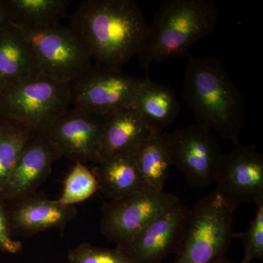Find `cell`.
<instances>
[{
  "instance_id": "9c48e42d",
  "label": "cell",
  "mask_w": 263,
  "mask_h": 263,
  "mask_svg": "<svg viewBox=\"0 0 263 263\" xmlns=\"http://www.w3.org/2000/svg\"><path fill=\"white\" fill-rule=\"evenodd\" d=\"M180 201L174 194L143 189L103 207L101 233L117 246L124 245L161 214Z\"/></svg>"
},
{
  "instance_id": "3957f363",
  "label": "cell",
  "mask_w": 263,
  "mask_h": 263,
  "mask_svg": "<svg viewBox=\"0 0 263 263\" xmlns=\"http://www.w3.org/2000/svg\"><path fill=\"white\" fill-rule=\"evenodd\" d=\"M219 20V10L209 0H167L148 25L146 41L137 55L148 70L155 62L189 57L194 43L209 35Z\"/></svg>"
},
{
  "instance_id": "603a6c76",
  "label": "cell",
  "mask_w": 263,
  "mask_h": 263,
  "mask_svg": "<svg viewBox=\"0 0 263 263\" xmlns=\"http://www.w3.org/2000/svg\"><path fill=\"white\" fill-rule=\"evenodd\" d=\"M69 263H136L119 247L104 249L82 243L70 249Z\"/></svg>"
},
{
  "instance_id": "ac0fdd59",
  "label": "cell",
  "mask_w": 263,
  "mask_h": 263,
  "mask_svg": "<svg viewBox=\"0 0 263 263\" xmlns=\"http://www.w3.org/2000/svg\"><path fill=\"white\" fill-rule=\"evenodd\" d=\"M91 171L98 181V191L110 201L145 189L135 155L125 154L104 159Z\"/></svg>"
},
{
  "instance_id": "ffe728a7",
  "label": "cell",
  "mask_w": 263,
  "mask_h": 263,
  "mask_svg": "<svg viewBox=\"0 0 263 263\" xmlns=\"http://www.w3.org/2000/svg\"><path fill=\"white\" fill-rule=\"evenodd\" d=\"M13 24L32 29L59 24L69 6L67 0H7Z\"/></svg>"
},
{
  "instance_id": "cb8c5ba5",
  "label": "cell",
  "mask_w": 263,
  "mask_h": 263,
  "mask_svg": "<svg viewBox=\"0 0 263 263\" xmlns=\"http://www.w3.org/2000/svg\"><path fill=\"white\" fill-rule=\"evenodd\" d=\"M255 216L245 233H233V238L243 240L245 256L241 263H251L253 259L263 260V200L255 204Z\"/></svg>"
},
{
  "instance_id": "277c9868",
  "label": "cell",
  "mask_w": 263,
  "mask_h": 263,
  "mask_svg": "<svg viewBox=\"0 0 263 263\" xmlns=\"http://www.w3.org/2000/svg\"><path fill=\"white\" fill-rule=\"evenodd\" d=\"M235 212L214 190L200 198L190 209L174 263H218L226 257Z\"/></svg>"
},
{
  "instance_id": "5b68a950",
  "label": "cell",
  "mask_w": 263,
  "mask_h": 263,
  "mask_svg": "<svg viewBox=\"0 0 263 263\" xmlns=\"http://www.w3.org/2000/svg\"><path fill=\"white\" fill-rule=\"evenodd\" d=\"M70 85L37 74L0 91V120L43 134L70 108Z\"/></svg>"
},
{
  "instance_id": "5bb4252c",
  "label": "cell",
  "mask_w": 263,
  "mask_h": 263,
  "mask_svg": "<svg viewBox=\"0 0 263 263\" xmlns=\"http://www.w3.org/2000/svg\"><path fill=\"white\" fill-rule=\"evenodd\" d=\"M77 213L75 205L66 206L34 193L16 200L10 221L18 233L30 236L45 230H63Z\"/></svg>"
},
{
  "instance_id": "6da1fadb",
  "label": "cell",
  "mask_w": 263,
  "mask_h": 263,
  "mask_svg": "<svg viewBox=\"0 0 263 263\" xmlns=\"http://www.w3.org/2000/svg\"><path fill=\"white\" fill-rule=\"evenodd\" d=\"M95 64L122 69L139 53L148 24L133 0H85L70 19Z\"/></svg>"
},
{
  "instance_id": "ba28073f",
  "label": "cell",
  "mask_w": 263,
  "mask_h": 263,
  "mask_svg": "<svg viewBox=\"0 0 263 263\" xmlns=\"http://www.w3.org/2000/svg\"><path fill=\"white\" fill-rule=\"evenodd\" d=\"M172 165L182 173L194 188L215 182L221 153L219 141L211 131L198 124L166 133Z\"/></svg>"
},
{
  "instance_id": "9a60e30c",
  "label": "cell",
  "mask_w": 263,
  "mask_h": 263,
  "mask_svg": "<svg viewBox=\"0 0 263 263\" xmlns=\"http://www.w3.org/2000/svg\"><path fill=\"white\" fill-rule=\"evenodd\" d=\"M152 135L132 105L105 116L100 147L101 161L116 155H135Z\"/></svg>"
},
{
  "instance_id": "52a82bcc",
  "label": "cell",
  "mask_w": 263,
  "mask_h": 263,
  "mask_svg": "<svg viewBox=\"0 0 263 263\" xmlns=\"http://www.w3.org/2000/svg\"><path fill=\"white\" fill-rule=\"evenodd\" d=\"M142 81L124 73L122 69L93 64L69 84L70 107L105 117L130 106Z\"/></svg>"
},
{
  "instance_id": "e0dca14e",
  "label": "cell",
  "mask_w": 263,
  "mask_h": 263,
  "mask_svg": "<svg viewBox=\"0 0 263 263\" xmlns=\"http://www.w3.org/2000/svg\"><path fill=\"white\" fill-rule=\"evenodd\" d=\"M132 106L153 134L164 133L176 120L181 109L174 90L148 78L143 79Z\"/></svg>"
},
{
  "instance_id": "7c38bea8",
  "label": "cell",
  "mask_w": 263,
  "mask_h": 263,
  "mask_svg": "<svg viewBox=\"0 0 263 263\" xmlns=\"http://www.w3.org/2000/svg\"><path fill=\"white\" fill-rule=\"evenodd\" d=\"M190 212L181 202L150 221L124 245L117 246L135 262L161 263L176 254Z\"/></svg>"
},
{
  "instance_id": "8992f818",
  "label": "cell",
  "mask_w": 263,
  "mask_h": 263,
  "mask_svg": "<svg viewBox=\"0 0 263 263\" xmlns=\"http://www.w3.org/2000/svg\"><path fill=\"white\" fill-rule=\"evenodd\" d=\"M21 29L28 41L41 75L70 84L93 65L89 52L70 27L59 23Z\"/></svg>"
},
{
  "instance_id": "44dd1931",
  "label": "cell",
  "mask_w": 263,
  "mask_h": 263,
  "mask_svg": "<svg viewBox=\"0 0 263 263\" xmlns=\"http://www.w3.org/2000/svg\"><path fill=\"white\" fill-rule=\"evenodd\" d=\"M34 135L18 123L0 120V194L3 193L22 152Z\"/></svg>"
},
{
  "instance_id": "4316f807",
  "label": "cell",
  "mask_w": 263,
  "mask_h": 263,
  "mask_svg": "<svg viewBox=\"0 0 263 263\" xmlns=\"http://www.w3.org/2000/svg\"><path fill=\"white\" fill-rule=\"evenodd\" d=\"M218 263H241V262H235V261L230 260V259L227 258V257H224V259H221L220 262Z\"/></svg>"
},
{
  "instance_id": "7402d4cb",
  "label": "cell",
  "mask_w": 263,
  "mask_h": 263,
  "mask_svg": "<svg viewBox=\"0 0 263 263\" xmlns=\"http://www.w3.org/2000/svg\"><path fill=\"white\" fill-rule=\"evenodd\" d=\"M98 191L94 174L84 164L76 162L66 176L63 189L58 202L66 206H72L92 197Z\"/></svg>"
},
{
  "instance_id": "8fae6325",
  "label": "cell",
  "mask_w": 263,
  "mask_h": 263,
  "mask_svg": "<svg viewBox=\"0 0 263 263\" xmlns=\"http://www.w3.org/2000/svg\"><path fill=\"white\" fill-rule=\"evenodd\" d=\"M105 117L69 108L43 133L60 157L98 164Z\"/></svg>"
},
{
  "instance_id": "7a4b0ae2",
  "label": "cell",
  "mask_w": 263,
  "mask_h": 263,
  "mask_svg": "<svg viewBox=\"0 0 263 263\" xmlns=\"http://www.w3.org/2000/svg\"><path fill=\"white\" fill-rule=\"evenodd\" d=\"M182 95L197 124L217 131L234 144L239 142L245 100L219 58L188 57Z\"/></svg>"
},
{
  "instance_id": "30bf717a",
  "label": "cell",
  "mask_w": 263,
  "mask_h": 263,
  "mask_svg": "<svg viewBox=\"0 0 263 263\" xmlns=\"http://www.w3.org/2000/svg\"><path fill=\"white\" fill-rule=\"evenodd\" d=\"M214 192L227 205L236 210L243 203L263 200V155L254 144L238 143L222 155Z\"/></svg>"
},
{
  "instance_id": "d4e9b609",
  "label": "cell",
  "mask_w": 263,
  "mask_h": 263,
  "mask_svg": "<svg viewBox=\"0 0 263 263\" xmlns=\"http://www.w3.org/2000/svg\"><path fill=\"white\" fill-rule=\"evenodd\" d=\"M9 226V220L0 205V249L8 253H18L22 249V243L12 238Z\"/></svg>"
},
{
  "instance_id": "2e32d148",
  "label": "cell",
  "mask_w": 263,
  "mask_h": 263,
  "mask_svg": "<svg viewBox=\"0 0 263 263\" xmlns=\"http://www.w3.org/2000/svg\"><path fill=\"white\" fill-rule=\"evenodd\" d=\"M37 74L25 34L18 26L10 24L0 32V91Z\"/></svg>"
},
{
  "instance_id": "d6986e66",
  "label": "cell",
  "mask_w": 263,
  "mask_h": 263,
  "mask_svg": "<svg viewBox=\"0 0 263 263\" xmlns=\"http://www.w3.org/2000/svg\"><path fill=\"white\" fill-rule=\"evenodd\" d=\"M166 133L154 134L135 154L145 189L163 191L172 165Z\"/></svg>"
},
{
  "instance_id": "484cf974",
  "label": "cell",
  "mask_w": 263,
  "mask_h": 263,
  "mask_svg": "<svg viewBox=\"0 0 263 263\" xmlns=\"http://www.w3.org/2000/svg\"><path fill=\"white\" fill-rule=\"evenodd\" d=\"M13 24L8 3L0 0V32Z\"/></svg>"
},
{
  "instance_id": "4fadbf2b",
  "label": "cell",
  "mask_w": 263,
  "mask_h": 263,
  "mask_svg": "<svg viewBox=\"0 0 263 263\" xmlns=\"http://www.w3.org/2000/svg\"><path fill=\"white\" fill-rule=\"evenodd\" d=\"M60 158L46 137L34 135L22 152L2 195L15 200L32 195L47 179L52 165Z\"/></svg>"
}]
</instances>
